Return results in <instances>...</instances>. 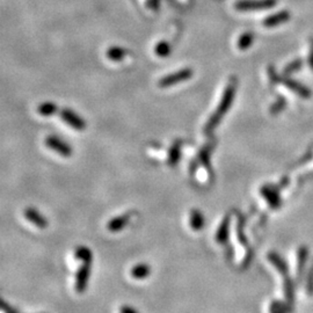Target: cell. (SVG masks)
<instances>
[{"mask_svg": "<svg viewBox=\"0 0 313 313\" xmlns=\"http://www.w3.org/2000/svg\"><path fill=\"white\" fill-rule=\"evenodd\" d=\"M285 106H286V101L282 98V96H279V98L276 100L274 103H273V106L271 108V113L272 114H278V113H281L283 109L285 108Z\"/></svg>", "mask_w": 313, "mask_h": 313, "instance_id": "d6986e66", "label": "cell"}, {"mask_svg": "<svg viewBox=\"0 0 313 313\" xmlns=\"http://www.w3.org/2000/svg\"><path fill=\"white\" fill-rule=\"evenodd\" d=\"M75 256L76 259H79L81 260L84 264H91L92 260H93V255H92V252L91 249L85 247V246H81V247H78L76 249V253H75Z\"/></svg>", "mask_w": 313, "mask_h": 313, "instance_id": "9a60e30c", "label": "cell"}, {"mask_svg": "<svg viewBox=\"0 0 313 313\" xmlns=\"http://www.w3.org/2000/svg\"><path fill=\"white\" fill-rule=\"evenodd\" d=\"M306 259H308V249L305 247H302L299 249V256H298V266H299V275L303 271V267H304Z\"/></svg>", "mask_w": 313, "mask_h": 313, "instance_id": "7402d4cb", "label": "cell"}, {"mask_svg": "<svg viewBox=\"0 0 313 313\" xmlns=\"http://www.w3.org/2000/svg\"><path fill=\"white\" fill-rule=\"evenodd\" d=\"M277 81L282 82L283 85H285L286 87H288L290 91L297 93V94L301 96V98L303 99H310V96H311V91L306 87V86L302 85L301 82H297L295 80H292V79H288V78H278Z\"/></svg>", "mask_w": 313, "mask_h": 313, "instance_id": "5b68a950", "label": "cell"}, {"mask_svg": "<svg viewBox=\"0 0 313 313\" xmlns=\"http://www.w3.org/2000/svg\"><path fill=\"white\" fill-rule=\"evenodd\" d=\"M56 111H57V106H55L54 103L51 102L42 103V105L39 107V113L43 116L52 115L54 113H56Z\"/></svg>", "mask_w": 313, "mask_h": 313, "instance_id": "e0dca14e", "label": "cell"}, {"mask_svg": "<svg viewBox=\"0 0 313 313\" xmlns=\"http://www.w3.org/2000/svg\"><path fill=\"white\" fill-rule=\"evenodd\" d=\"M156 55H159V56L168 55L169 46H168L167 43H160V44H158V46L156 48Z\"/></svg>", "mask_w": 313, "mask_h": 313, "instance_id": "cb8c5ba5", "label": "cell"}, {"mask_svg": "<svg viewBox=\"0 0 313 313\" xmlns=\"http://www.w3.org/2000/svg\"><path fill=\"white\" fill-rule=\"evenodd\" d=\"M45 145L63 156H70L72 155L71 148L65 142H63L62 139L54 137V136H50V137L45 139Z\"/></svg>", "mask_w": 313, "mask_h": 313, "instance_id": "277c9868", "label": "cell"}, {"mask_svg": "<svg viewBox=\"0 0 313 313\" xmlns=\"http://www.w3.org/2000/svg\"><path fill=\"white\" fill-rule=\"evenodd\" d=\"M253 41H254V35H253V33H245V34H242L238 39V48L240 50L248 49L249 46L253 44Z\"/></svg>", "mask_w": 313, "mask_h": 313, "instance_id": "2e32d148", "label": "cell"}, {"mask_svg": "<svg viewBox=\"0 0 313 313\" xmlns=\"http://www.w3.org/2000/svg\"><path fill=\"white\" fill-rule=\"evenodd\" d=\"M119 313H138V312H137V310H136L135 308H132V306L124 305V306H122L121 309H119Z\"/></svg>", "mask_w": 313, "mask_h": 313, "instance_id": "d4e9b609", "label": "cell"}, {"mask_svg": "<svg viewBox=\"0 0 313 313\" xmlns=\"http://www.w3.org/2000/svg\"><path fill=\"white\" fill-rule=\"evenodd\" d=\"M61 117L64 119V121L68 123L70 126L75 128L76 130H84L85 129V121L79 117L78 115L75 114V113L69 111V109H65L61 113Z\"/></svg>", "mask_w": 313, "mask_h": 313, "instance_id": "52a82bcc", "label": "cell"}, {"mask_svg": "<svg viewBox=\"0 0 313 313\" xmlns=\"http://www.w3.org/2000/svg\"><path fill=\"white\" fill-rule=\"evenodd\" d=\"M179 158H180V150H179V146H174L171 150V153H169V158H168V164L171 166H174L176 162L179 161Z\"/></svg>", "mask_w": 313, "mask_h": 313, "instance_id": "603a6c76", "label": "cell"}, {"mask_svg": "<svg viewBox=\"0 0 313 313\" xmlns=\"http://www.w3.org/2000/svg\"><path fill=\"white\" fill-rule=\"evenodd\" d=\"M108 57L111 59H114V61H118V59L123 58V56L125 55V51L121 48H112L108 50L107 52Z\"/></svg>", "mask_w": 313, "mask_h": 313, "instance_id": "44dd1931", "label": "cell"}, {"mask_svg": "<svg viewBox=\"0 0 313 313\" xmlns=\"http://www.w3.org/2000/svg\"><path fill=\"white\" fill-rule=\"evenodd\" d=\"M235 86H237L235 80H232L231 82H230L228 87H226L222 101L218 105L217 111L215 112V114L211 116L210 119H209L208 123H206L205 131H210V130L214 129L215 126L218 124L219 121H221L223 116H224L225 113L229 111L230 106H231V103L233 102V98H235Z\"/></svg>", "mask_w": 313, "mask_h": 313, "instance_id": "6da1fadb", "label": "cell"}, {"mask_svg": "<svg viewBox=\"0 0 313 313\" xmlns=\"http://www.w3.org/2000/svg\"><path fill=\"white\" fill-rule=\"evenodd\" d=\"M303 65V61L302 59H295V61H292L291 63H289L288 65L284 68V73L285 75H291V73H295L297 72L298 70H301Z\"/></svg>", "mask_w": 313, "mask_h": 313, "instance_id": "ac0fdd59", "label": "cell"}, {"mask_svg": "<svg viewBox=\"0 0 313 313\" xmlns=\"http://www.w3.org/2000/svg\"><path fill=\"white\" fill-rule=\"evenodd\" d=\"M191 228L194 231H201L204 225V217H203L202 212L197 210V209H193L191 212Z\"/></svg>", "mask_w": 313, "mask_h": 313, "instance_id": "4fadbf2b", "label": "cell"}, {"mask_svg": "<svg viewBox=\"0 0 313 313\" xmlns=\"http://www.w3.org/2000/svg\"><path fill=\"white\" fill-rule=\"evenodd\" d=\"M277 0H238L235 7L238 11H259L274 7Z\"/></svg>", "mask_w": 313, "mask_h": 313, "instance_id": "7a4b0ae2", "label": "cell"}, {"mask_svg": "<svg viewBox=\"0 0 313 313\" xmlns=\"http://www.w3.org/2000/svg\"><path fill=\"white\" fill-rule=\"evenodd\" d=\"M261 194L267 199V202L271 204L272 208H277L281 205V198H279L277 188L273 186H265L261 189Z\"/></svg>", "mask_w": 313, "mask_h": 313, "instance_id": "9c48e42d", "label": "cell"}, {"mask_svg": "<svg viewBox=\"0 0 313 313\" xmlns=\"http://www.w3.org/2000/svg\"><path fill=\"white\" fill-rule=\"evenodd\" d=\"M291 308H288L286 305H283L281 303H273L271 306V313H290Z\"/></svg>", "mask_w": 313, "mask_h": 313, "instance_id": "ffe728a7", "label": "cell"}, {"mask_svg": "<svg viewBox=\"0 0 313 313\" xmlns=\"http://www.w3.org/2000/svg\"><path fill=\"white\" fill-rule=\"evenodd\" d=\"M308 291L310 295L313 294V267L310 272V277H309V283H308Z\"/></svg>", "mask_w": 313, "mask_h": 313, "instance_id": "484cf974", "label": "cell"}, {"mask_svg": "<svg viewBox=\"0 0 313 313\" xmlns=\"http://www.w3.org/2000/svg\"><path fill=\"white\" fill-rule=\"evenodd\" d=\"M151 273V268L146 264H139L131 269V276L136 279H144Z\"/></svg>", "mask_w": 313, "mask_h": 313, "instance_id": "5bb4252c", "label": "cell"}, {"mask_svg": "<svg viewBox=\"0 0 313 313\" xmlns=\"http://www.w3.org/2000/svg\"><path fill=\"white\" fill-rule=\"evenodd\" d=\"M129 221H130L129 215H123V216H118V217L113 218L112 221H109L107 224L108 231L111 232L121 231V230L125 228V225L128 224Z\"/></svg>", "mask_w": 313, "mask_h": 313, "instance_id": "8fae6325", "label": "cell"}, {"mask_svg": "<svg viewBox=\"0 0 313 313\" xmlns=\"http://www.w3.org/2000/svg\"><path fill=\"white\" fill-rule=\"evenodd\" d=\"M1 309L4 310L6 313H18L15 311V310H13L11 306H8L7 304H6V302H4V301H2V303H1Z\"/></svg>", "mask_w": 313, "mask_h": 313, "instance_id": "83f0119b", "label": "cell"}, {"mask_svg": "<svg viewBox=\"0 0 313 313\" xmlns=\"http://www.w3.org/2000/svg\"><path fill=\"white\" fill-rule=\"evenodd\" d=\"M89 273H91V264H84L79 269L76 276V290L81 294L86 290L87 282L89 278Z\"/></svg>", "mask_w": 313, "mask_h": 313, "instance_id": "8992f818", "label": "cell"}, {"mask_svg": "<svg viewBox=\"0 0 313 313\" xmlns=\"http://www.w3.org/2000/svg\"><path fill=\"white\" fill-rule=\"evenodd\" d=\"M290 16H291L290 12L281 11L276 13V14L274 15H271L268 16V18H266L264 20V26L265 27H269V28L276 27V26H279L282 25V23L289 21V20H290Z\"/></svg>", "mask_w": 313, "mask_h": 313, "instance_id": "ba28073f", "label": "cell"}, {"mask_svg": "<svg viewBox=\"0 0 313 313\" xmlns=\"http://www.w3.org/2000/svg\"><path fill=\"white\" fill-rule=\"evenodd\" d=\"M192 76H193V71L191 69H184L181 70V71L174 72L172 73V75L164 77V78L159 81V86H160V87H169V86H173L175 84H179V82L188 80Z\"/></svg>", "mask_w": 313, "mask_h": 313, "instance_id": "3957f363", "label": "cell"}, {"mask_svg": "<svg viewBox=\"0 0 313 313\" xmlns=\"http://www.w3.org/2000/svg\"><path fill=\"white\" fill-rule=\"evenodd\" d=\"M309 64L310 68L313 70V39H311L310 43V55H309Z\"/></svg>", "mask_w": 313, "mask_h": 313, "instance_id": "4316f807", "label": "cell"}, {"mask_svg": "<svg viewBox=\"0 0 313 313\" xmlns=\"http://www.w3.org/2000/svg\"><path fill=\"white\" fill-rule=\"evenodd\" d=\"M229 225H230V217L229 216H225L223 222L219 225V228L217 230V233H216V240L219 244H224V242L228 241L229 239Z\"/></svg>", "mask_w": 313, "mask_h": 313, "instance_id": "7c38bea8", "label": "cell"}, {"mask_svg": "<svg viewBox=\"0 0 313 313\" xmlns=\"http://www.w3.org/2000/svg\"><path fill=\"white\" fill-rule=\"evenodd\" d=\"M25 217L28 219L29 222L33 223L35 226H38L39 229H45L48 226V221L39 214L38 210H35L34 208H27L25 210Z\"/></svg>", "mask_w": 313, "mask_h": 313, "instance_id": "30bf717a", "label": "cell"}]
</instances>
